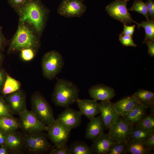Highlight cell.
Listing matches in <instances>:
<instances>
[{
    "instance_id": "obj_1",
    "label": "cell",
    "mask_w": 154,
    "mask_h": 154,
    "mask_svg": "<svg viewBox=\"0 0 154 154\" xmlns=\"http://www.w3.org/2000/svg\"><path fill=\"white\" fill-rule=\"evenodd\" d=\"M19 21L32 27L40 37L45 29L50 11L41 0H29L15 11Z\"/></svg>"
},
{
    "instance_id": "obj_2",
    "label": "cell",
    "mask_w": 154,
    "mask_h": 154,
    "mask_svg": "<svg viewBox=\"0 0 154 154\" xmlns=\"http://www.w3.org/2000/svg\"><path fill=\"white\" fill-rule=\"evenodd\" d=\"M40 38L32 27L19 21L16 31L9 40L7 53H15L28 48L38 51L40 46Z\"/></svg>"
},
{
    "instance_id": "obj_3",
    "label": "cell",
    "mask_w": 154,
    "mask_h": 154,
    "mask_svg": "<svg viewBox=\"0 0 154 154\" xmlns=\"http://www.w3.org/2000/svg\"><path fill=\"white\" fill-rule=\"evenodd\" d=\"M80 91L73 82L64 79H58L52 94V100L56 106L64 108L76 102Z\"/></svg>"
},
{
    "instance_id": "obj_4",
    "label": "cell",
    "mask_w": 154,
    "mask_h": 154,
    "mask_svg": "<svg viewBox=\"0 0 154 154\" xmlns=\"http://www.w3.org/2000/svg\"><path fill=\"white\" fill-rule=\"evenodd\" d=\"M31 110L38 120L48 126L55 120L50 105L42 95L36 92L31 98Z\"/></svg>"
},
{
    "instance_id": "obj_5",
    "label": "cell",
    "mask_w": 154,
    "mask_h": 154,
    "mask_svg": "<svg viewBox=\"0 0 154 154\" xmlns=\"http://www.w3.org/2000/svg\"><path fill=\"white\" fill-rule=\"evenodd\" d=\"M64 64L62 56L57 51L52 50L46 52L41 60L43 76L47 79L53 80L61 71Z\"/></svg>"
},
{
    "instance_id": "obj_6",
    "label": "cell",
    "mask_w": 154,
    "mask_h": 154,
    "mask_svg": "<svg viewBox=\"0 0 154 154\" xmlns=\"http://www.w3.org/2000/svg\"><path fill=\"white\" fill-rule=\"evenodd\" d=\"M24 150L30 154H43L50 152L54 147L49 143L47 135L42 132L23 133Z\"/></svg>"
},
{
    "instance_id": "obj_7",
    "label": "cell",
    "mask_w": 154,
    "mask_h": 154,
    "mask_svg": "<svg viewBox=\"0 0 154 154\" xmlns=\"http://www.w3.org/2000/svg\"><path fill=\"white\" fill-rule=\"evenodd\" d=\"M71 130L56 119L48 126L47 136L54 147H63L67 145Z\"/></svg>"
},
{
    "instance_id": "obj_8",
    "label": "cell",
    "mask_w": 154,
    "mask_h": 154,
    "mask_svg": "<svg viewBox=\"0 0 154 154\" xmlns=\"http://www.w3.org/2000/svg\"><path fill=\"white\" fill-rule=\"evenodd\" d=\"M128 0H115L108 4L105 10L112 18L128 25L137 23L132 19L127 7Z\"/></svg>"
},
{
    "instance_id": "obj_9",
    "label": "cell",
    "mask_w": 154,
    "mask_h": 154,
    "mask_svg": "<svg viewBox=\"0 0 154 154\" xmlns=\"http://www.w3.org/2000/svg\"><path fill=\"white\" fill-rule=\"evenodd\" d=\"M19 115V128L24 133L31 134L47 131L48 126L40 121L31 111L27 110Z\"/></svg>"
},
{
    "instance_id": "obj_10",
    "label": "cell",
    "mask_w": 154,
    "mask_h": 154,
    "mask_svg": "<svg viewBox=\"0 0 154 154\" xmlns=\"http://www.w3.org/2000/svg\"><path fill=\"white\" fill-rule=\"evenodd\" d=\"M134 127L119 117L109 127L108 133L115 142H127L129 140Z\"/></svg>"
},
{
    "instance_id": "obj_11",
    "label": "cell",
    "mask_w": 154,
    "mask_h": 154,
    "mask_svg": "<svg viewBox=\"0 0 154 154\" xmlns=\"http://www.w3.org/2000/svg\"><path fill=\"white\" fill-rule=\"evenodd\" d=\"M84 0H62L59 5L57 12L67 18L80 17L85 13L87 7Z\"/></svg>"
},
{
    "instance_id": "obj_12",
    "label": "cell",
    "mask_w": 154,
    "mask_h": 154,
    "mask_svg": "<svg viewBox=\"0 0 154 154\" xmlns=\"http://www.w3.org/2000/svg\"><path fill=\"white\" fill-rule=\"evenodd\" d=\"M5 100L13 114L19 115L26 110V95L22 89L5 96Z\"/></svg>"
},
{
    "instance_id": "obj_13",
    "label": "cell",
    "mask_w": 154,
    "mask_h": 154,
    "mask_svg": "<svg viewBox=\"0 0 154 154\" xmlns=\"http://www.w3.org/2000/svg\"><path fill=\"white\" fill-rule=\"evenodd\" d=\"M82 114L80 112L69 107L58 115L56 119L72 130L79 126L82 122Z\"/></svg>"
},
{
    "instance_id": "obj_14",
    "label": "cell",
    "mask_w": 154,
    "mask_h": 154,
    "mask_svg": "<svg viewBox=\"0 0 154 154\" xmlns=\"http://www.w3.org/2000/svg\"><path fill=\"white\" fill-rule=\"evenodd\" d=\"M98 105L105 129H109L119 117L115 110L114 103L110 100L101 101Z\"/></svg>"
},
{
    "instance_id": "obj_15",
    "label": "cell",
    "mask_w": 154,
    "mask_h": 154,
    "mask_svg": "<svg viewBox=\"0 0 154 154\" xmlns=\"http://www.w3.org/2000/svg\"><path fill=\"white\" fill-rule=\"evenodd\" d=\"M91 98L101 101L110 100L115 96V92L112 88L100 84L91 86L88 90Z\"/></svg>"
},
{
    "instance_id": "obj_16",
    "label": "cell",
    "mask_w": 154,
    "mask_h": 154,
    "mask_svg": "<svg viewBox=\"0 0 154 154\" xmlns=\"http://www.w3.org/2000/svg\"><path fill=\"white\" fill-rule=\"evenodd\" d=\"M92 141L90 147L92 154H107L111 146L115 142L108 133L104 132Z\"/></svg>"
},
{
    "instance_id": "obj_17",
    "label": "cell",
    "mask_w": 154,
    "mask_h": 154,
    "mask_svg": "<svg viewBox=\"0 0 154 154\" xmlns=\"http://www.w3.org/2000/svg\"><path fill=\"white\" fill-rule=\"evenodd\" d=\"M114 104L117 114L121 117H123L140 104L133 95L125 96Z\"/></svg>"
},
{
    "instance_id": "obj_18",
    "label": "cell",
    "mask_w": 154,
    "mask_h": 154,
    "mask_svg": "<svg viewBox=\"0 0 154 154\" xmlns=\"http://www.w3.org/2000/svg\"><path fill=\"white\" fill-rule=\"evenodd\" d=\"M76 103L82 115L90 120L100 113L98 103L97 100L79 98Z\"/></svg>"
},
{
    "instance_id": "obj_19",
    "label": "cell",
    "mask_w": 154,
    "mask_h": 154,
    "mask_svg": "<svg viewBox=\"0 0 154 154\" xmlns=\"http://www.w3.org/2000/svg\"><path fill=\"white\" fill-rule=\"evenodd\" d=\"M104 125L101 115L90 119L85 131L86 139L93 140L104 133Z\"/></svg>"
},
{
    "instance_id": "obj_20",
    "label": "cell",
    "mask_w": 154,
    "mask_h": 154,
    "mask_svg": "<svg viewBox=\"0 0 154 154\" xmlns=\"http://www.w3.org/2000/svg\"><path fill=\"white\" fill-rule=\"evenodd\" d=\"M5 145L10 152L19 154L24 150L23 135L17 131L6 134Z\"/></svg>"
},
{
    "instance_id": "obj_21",
    "label": "cell",
    "mask_w": 154,
    "mask_h": 154,
    "mask_svg": "<svg viewBox=\"0 0 154 154\" xmlns=\"http://www.w3.org/2000/svg\"><path fill=\"white\" fill-rule=\"evenodd\" d=\"M147 109L140 104L121 117L125 121L134 127L147 116Z\"/></svg>"
},
{
    "instance_id": "obj_22",
    "label": "cell",
    "mask_w": 154,
    "mask_h": 154,
    "mask_svg": "<svg viewBox=\"0 0 154 154\" xmlns=\"http://www.w3.org/2000/svg\"><path fill=\"white\" fill-rule=\"evenodd\" d=\"M133 95L139 104L147 109L154 106V93L151 91L140 89Z\"/></svg>"
},
{
    "instance_id": "obj_23",
    "label": "cell",
    "mask_w": 154,
    "mask_h": 154,
    "mask_svg": "<svg viewBox=\"0 0 154 154\" xmlns=\"http://www.w3.org/2000/svg\"><path fill=\"white\" fill-rule=\"evenodd\" d=\"M19 128L18 120L13 117L0 118V131L5 134L16 131Z\"/></svg>"
},
{
    "instance_id": "obj_24",
    "label": "cell",
    "mask_w": 154,
    "mask_h": 154,
    "mask_svg": "<svg viewBox=\"0 0 154 154\" xmlns=\"http://www.w3.org/2000/svg\"><path fill=\"white\" fill-rule=\"evenodd\" d=\"M126 150L127 153L132 154H149L152 153L145 148L143 142L135 139H130L127 142Z\"/></svg>"
},
{
    "instance_id": "obj_25",
    "label": "cell",
    "mask_w": 154,
    "mask_h": 154,
    "mask_svg": "<svg viewBox=\"0 0 154 154\" xmlns=\"http://www.w3.org/2000/svg\"><path fill=\"white\" fill-rule=\"evenodd\" d=\"M21 87L20 82L8 74L1 92L3 95L5 96L19 90Z\"/></svg>"
},
{
    "instance_id": "obj_26",
    "label": "cell",
    "mask_w": 154,
    "mask_h": 154,
    "mask_svg": "<svg viewBox=\"0 0 154 154\" xmlns=\"http://www.w3.org/2000/svg\"><path fill=\"white\" fill-rule=\"evenodd\" d=\"M139 29L143 27L145 29V36L143 43L147 41H154V20H148L136 24Z\"/></svg>"
},
{
    "instance_id": "obj_27",
    "label": "cell",
    "mask_w": 154,
    "mask_h": 154,
    "mask_svg": "<svg viewBox=\"0 0 154 154\" xmlns=\"http://www.w3.org/2000/svg\"><path fill=\"white\" fill-rule=\"evenodd\" d=\"M69 154H92L90 147L82 141H75L68 147Z\"/></svg>"
},
{
    "instance_id": "obj_28",
    "label": "cell",
    "mask_w": 154,
    "mask_h": 154,
    "mask_svg": "<svg viewBox=\"0 0 154 154\" xmlns=\"http://www.w3.org/2000/svg\"><path fill=\"white\" fill-rule=\"evenodd\" d=\"M154 131H151L134 126L129 139H135L145 141Z\"/></svg>"
},
{
    "instance_id": "obj_29",
    "label": "cell",
    "mask_w": 154,
    "mask_h": 154,
    "mask_svg": "<svg viewBox=\"0 0 154 154\" xmlns=\"http://www.w3.org/2000/svg\"><path fill=\"white\" fill-rule=\"evenodd\" d=\"M128 9L129 11L137 12L142 14L145 17L146 20L149 19L146 3L142 0L135 1L131 7Z\"/></svg>"
},
{
    "instance_id": "obj_30",
    "label": "cell",
    "mask_w": 154,
    "mask_h": 154,
    "mask_svg": "<svg viewBox=\"0 0 154 154\" xmlns=\"http://www.w3.org/2000/svg\"><path fill=\"white\" fill-rule=\"evenodd\" d=\"M135 127L147 130L154 131V115L146 116Z\"/></svg>"
},
{
    "instance_id": "obj_31",
    "label": "cell",
    "mask_w": 154,
    "mask_h": 154,
    "mask_svg": "<svg viewBox=\"0 0 154 154\" xmlns=\"http://www.w3.org/2000/svg\"><path fill=\"white\" fill-rule=\"evenodd\" d=\"M127 142H114L111 146L107 154H126L127 153L126 150Z\"/></svg>"
},
{
    "instance_id": "obj_32",
    "label": "cell",
    "mask_w": 154,
    "mask_h": 154,
    "mask_svg": "<svg viewBox=\"0 0 154 154\" xmlns=\"http://www.w3.org/2000/svg\"><path fill=\"white\" fill-rule=\"evenodd\" d=\"M21 59L25 61H29L33 59L38 51L31 48L22 49L20 51Z\"/></svg>"
},
{
    "instance_id": "obj_33",
    "label": "cell",
    "mask_w": 154,
    "mask_h": 154,
    "mask_svg": "<svg viewBox=\"0 0 154 154\" xmlns=\"http://www.w3.org/2000/svg\"><path fill=\"white\" fill-rule=\"evenodd\" d=\"M13 117L5 100L0 95V118L3 117Z\"/></svg>"
},
{
    "instance_id": "obj_34",
    "label": "cell",
    "mask_w": 154,
    "mask_h": 154,
    "mask_svg": "<svg viewBox=\"0 0 154 154\" xmlns=\"http://www.w3.org/2000/svg\"><path fill=\"white\" fill-rule=\"evenodd\" d=\"M119 40L121 43L125 46L134 47L137 46L133 41L132 36L123 35L121 33L119 35Z\"/></svg>"
},
{
    "instance_id": "obj_35",
    "label": "cell",
    "mask_w": 154,
    "mask_h": 154,
    "mask_svg": "<svg viewBox=\"0 0 154 154\" xmlns=\"http://www.w3.org/2000/svg\"><path fill=\"white\" fill-rule=\"evenodd\" d=\"M143 145L145 148L149 151L154 150V132L143 142Z\"/></svg>"
},
{
    "instance_id": "obj_36",
    "label": "cell",
    "mask_w": 154,
    "mask_h": 154,
    "mask_svg": "<svg viewBox=\"0 0 154 154\" xmlns=\"http://www.w3.org/2000/svg\"><path fill=\"white\" fill-rule=\"evenodd\" d=\"M29 0H7L10 6L15 11L24 5Z\"/></svg>"
},
{
    "instance_id": "obj_37",
    "label": "cell",
    "mask_w": 154,
    "mask_h": 154,
    "mask_svg": "<svg viewBox=\"0 0 154 154\" xmlns=\"http://www.w3.org/2000/svg\"><path fill=\"white\" fill-rule=\"evenodd\" d=\"M3 27H0V52H3L6 47L8 45L9 40L5 37L2 31Z\"/></svg>"
},
{
    "instance_id": "obj_38",
    "label": "cell",
    "mask_w": 154,
    "mask_h": 154,
    "mask_svg": "<svg viewBox=\"0 0 154 154\" xmlns=\"http://www.w3.org/2000/svg\"><path fill=\"white\" fill-rule=\"evenodd\" d=\"M49 154H69L68 147L66 145L62 147H54Z\"/></svg>"
},
{
    "instance_id": "obj_39",
    "label": "cell",
    "mask_w": 154,
    "mask_h": 154,
    "mask_svg": "<svg viewBox=\"0 0 154 154\" xmlns=\"http://www.w3.org/2000/svg\"><path fill=\"white\" fill-rule=\"evenodd\" d=\"M147 7L149 17L154 20V1L153 0H146Z\"/></svg>"
},
{
    "instance_id": "obj_40",
    "label": "cell",
    "mask_w": 154,
    "mask_h": 154,
    "mask_svg": "<svg viewBox=\"0 0 154 154\" xmlns=\"http://www.w3.org/2000/svg\"><path fill=\"white\" fill-rule=\"evenodd\" d=\"M135 25H128L123 24V29L121 34L125 35L132 36L135 31Z\"/></svg>"
},
{
    "instance_id": "obj_41",
    "label": "cell",
    "mask_w": 154,
    "mask_h": 154,
    "mask_svg": "<svg viewBox=\"0 0 154 154\" xmlns=\"http://www.w3.org/2000/svg\"><path fill=\"white\" fill-rule=\"evenodd\" d=\"M8 74L5 70L0 66V92H1Z\"/></svg>"
},
{
    "instance_id": "obj_42",
    "label": "cell",
    "mask_w": 154,
    "mask_h": 154,
    "mask_svg": "<svg viewBox=\"0 0 154 154\" xmlns=\"http://www.w3.org/2000/svg\"><path fill=\"white\" fill-rule=\"evenodd\" d=\"M145 43L147 45L148 48V53L149 55L151 56H154V41H147L145 42Z\"/></svg>"
},
{
    "instance_id": "obj_43",
    "label": "cell",
    "mask_w": 154,
    "mask_h": 154,
    "mask_svg": "<svg viewBox=\"0 0 154 154\" xmlns=\"http://www.w3.org/2000/svg\"><path fill=\"white\" fill-rule=\"evenodd\" d=\"M6 134L0 131V146L5 145Z\"/></svg>"
},
{
    "instance_id": "obj_44",
    "label": "cell",
    "mask_w": 154,
    "mask_h": 154,
    "mask_svg": "<svg viewBox=\"0 0 154 154\" xmlns=\"http://www.w3.org/2000/svg\"><path fill=\"white\" fill-rule=\"evenodd\" d=\"M10 152L5 145L2 146L0 147V154H8Z\"/></svg>"
},
{
    "instance_id": "obj_45",
    "label": "cell",
    "mask_w": 154,
    "mask_h": 154,
    "mask_svg": "<svg viewBox=\"0 0 154 154\" xmlns=\"http://www.w3.org/2000/svg\"><path fill=\"white\" fill-rule=\"evenodd\" d=\"M4 59V56L3 52H0V66H1Z\"/></svg>"
},
{
    "instance_id": "obj_46",
    "label": "cell",
    "mask_w": 154,
    "mask_h": 154,
    "mask_svg": "<svg viewBox=\"0 0 154 154\" xmlns=\"http://www.w3.org/2000/svg\"><path fill=\"white\" fill-rule=\"evenodd\" d=\"M129 1L130 0H128ZM134 0V1H137V0Z\"/></svg>"
}]
</instances>
